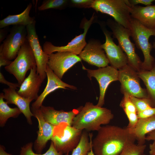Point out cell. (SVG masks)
<instances>
[{
  "label": "cell",
  "mask_w": 155,
  "mask_h": 155,
  "mask_svg": "<svg viewBox=\"0 0 155 155\" xmlns=\"http://www.w3.org/2000/svg\"><path fill=\"white\" fill-rule=\"evenodd\" d=\"M136 141L127 127L106 125L97 131L92 140V147L95 155H119L126 146Z\"/></svg>",
  "instance_id": "obj_1"
},
{
  "label": "cell",
  "mask_w": 155,
  "mask_h": 155,
  "mask_svg": "<svg viewBox=\"0 0 155 155\" xmlns=\"http://www.w3.org/2000/svg\"><path fill=\"white\" fill-rule=\"evenodd\" d=\"M113 118L110 109L87 102L74 117L72 126L82 131H98L102 125L108 124Z\"/></svg>",
  "instance_id": "obj_2"
},
{
  "label": "cell",
  "mask_w": 155,
  "mask_h": 155,
  "mask_svg": "<svg viewBox=\"0 0 155 155\" xmlns=\"http://www.w3.org/2000/svg\"><path fill=\"white\" fill-rule=\"evenodd\" d=\"M130 30L131 36L135 45L144 55V61L142 63L141 70L151 69L154 64V59L151 55L153 46L149 42V39L151 36H155V30L145 27L138 21L132 18Z\"/></svg>",
  "instance_id": "obj_3"
},
{
  "label": "cell",
  "mask_w": 155,
  "mask_h": 155,
  "mask_svg": "<svg viewBox=\"0 0 155 155\" xmlns=\"http://www.w3.org/2000/svg\"><path fill=\"white\" fill-rule=\"evenodd\" d=\"M91 8L110 16L117 23L130 30L132 18L127 0H94Z\"/></svg>",
  "instance_id": "obj_4"
},
{
  "label": "cell",
  "mask_w": 155,
  "mask_h": 155,
  "mask_svg": "<svg viewBox=\"0 0 155 155\" xmlns=\"http://www.w3.org/2000/svg\"><path fill=\"white\" fill-rule=\"evenodd\" d=\"M83 131L62 123L55 126L51 140L56 150L64 154L72 152L78 145Z\"/></svg>",
  "instance_id": "obj_5"
},
{
  "label": "cell",
  "mask_w": 155,
  "mask_h": 155,
  "mask_svg": "<svg viewBox=\"0 0 155 155\" xmlns=\"http://www.w3.org/2000/svg\"><path fill=\"white\" fill-rule=\"evenodd\" d=\"M108 24L112 31L114 37L117 39L119 45L127 57L128 64L135 71H140L142 62L136 53L135 44L130 40V30L115 21L110 20Z\"/></svg>",
  "instance_id": "obj_6"
},
{
  "label": "cell",
  "mask_w": 155,
  "mask_h": 155,
  "mask_svg": "<svg viewBox=\"0 0 155 155\" xmlns=\"http://www.w3.org/2000/svg\"><path fill=\"white\" fill-rule=\"evenodd\" d=\"M36 66V60L29 42L27 38L22 46L17 56L5 69L14 75L21 85L25 80L26 74Z\"/></svg>",
  "instance_id": "obj_7"
},
{
  "label": "cell",
  "mask_w": 155,
  "mask_h": 155,
  "mask_svg": "<svg viewBox=\"0 0 155 155\" xmlns=\"http://www.w3.org/2000/svg\"><path fill=\"white\" fill-rule=\"evenodd\" d=\"M26 26H15L0 46V55L11 61L15 59L27 38Z\"/></svg>",
  "instance_id": "obj_8"
},
{
  "label": "cell",
  "mask_w": 155,
  "mask_h": 155,
  "mask_svg": "<svg viewBox=\"0 0 155 155\" xmlns=\"http://www.w3.org/2000/svg\"><path fill=\"white\" fill-rule=\"evenodd\" d=\"M128 64L119 70L121 91L137 98H148L147 90L141 87L137 72Z\"/></svg>",
  "instance_id": "obj_9"
},
{
  "label": "cell",
  "mask_w": 155,
  "mask_h": 155,
  "mask_svg": "<svg viewBox=\"0 0 155 155\" xmlns=\"http://www.w3.org/2000/svg\"><path fill=\"white\" fill-rule=\"evenodd\" d=\"M87 75L90 80L92 77L95 78L98 82L100 88V95L96 104L102 107L104 103V98L106 89L110 84L113 82L119 80V70L110 66L99 68L97 69H86Z\"/></svg>",
  "instance_id": "obj_10"
},
{
  "label": "cell",
  "mask_w": 155,
  "mask_h": 155,
  "mask_svg": "<svg viewBox=\"0 0 155 155\" xmlns=\"http://www.w3.org/2000/svg\"><path fill=\"white\" fill-rule=\"evenodd\" d=\"M36 21L26 26L27 39L36 60L37 72L44 81L46 76V70L49 61V55L42 49L39 43L35 28Z\"/></svg>",
  "instance_id": "obj_11"
},
{
  "label": "cell",
  "mask_w": 155,
  "mask_h": 155,
  "mask_svg": "<svg viewBox=\"0 0 155 155\" xmlns=\"http://www.w3.org/2000/svg\"><path fill=\"white\" fill-rule=\"evenodd\" d=\"M94 18L93 15L89 20H86L83 26L84 32L76 36L66 45L60 46H56L50 42L46 41L43 45V51L48 55L55 52H68L77 55H79L87 44L85 40L86 35Z\"/></svg>",
  "instance_id": "obj_12"
},
{
  "label": "cell",
  "mask_w": 155,
  "mask_h": 155,
  "mask_svg": "<svg viewBox=\"0 0 155 155\" xmlns=\"http://www.w3.org/2000/svg\"><path fill=\"white\" fill-rule=\"evenodd\" d=\"M47 65L59 78L77 63L80 61L79 56L68 52H57L49 55Z\"/></svg>",
  "instance_id": "obj_13"
},
{
  "label": "cell",
  "mask_w": 155,
  "mask_h": 155,
  "mask_svg": "<svg viewBox=\"0 0 155 155\" xmlns=\"http://www.w3.org/2000/svg\"><path fill=\"white\" fill-rule=\"evenodd\" d=\"M30 109L38 122V130L37 138L34 143V149L35 153L41 154L48 142L52 137L55 126L45 120L40 108L31 107Z\"/></svg>",
  "instance_id": "obj_14"
},
{
  "label": "cell",
  "mask_w": 155,
  "mask_h": 155,
  "mask_svg": "<svg viewBox=\"0 0 155 155\" xmlns=\"http://www.w3.org/2000/svg\"><path fill=\"white\" fill-rule=\"evenodd\" d=\"M103 32L106 40L102 47L111 66L119 69L128 64L127 57L120 46L114 43L110 33L105 30Z\"/></svg>",
  "instance_id": "obj_15"
},
{
  "label": "cell",
  "mask_w": 155,
  "mask_h": 155,
  "mask_svg": "<svg viewBox=\"0 0 155 155\" xmlns=\"http://www.w3.org/2000/svg\"><path fill=\"white\" fill-rule=\"evenodd\" d=\"M101 45L97 41L89 42L86 44L79 56L81 60L99 68L108 66L109 62Z\"/></svg>",
  "instance_id": "obj_16"
},
{
  "label": "cell",
  "mask_w": 155,
  "mask_h": 155,
  "mask_svg": "<svg viewBox=\"0 0 155 155\" xmlns=\"http://www.w3.org/2000/svg\"><path fill=\"white\" fill-rule=\"evenodd\" d=\"M82 106L69 111L57 110L53 107L43 105H42L40 109L45 120L53 125L56 126L61 123H65L72 126L74 117L78 113Z\"/></svg>",
  "instance_id": "obj_17"
},
{
  "label": "cell",
  "mask_w": 155,
  "mask_h": 155,
  "mask_svg": "<svg viewBox=\"0 0 155 155\" xmlns=\"http://www.w3.org/2000/svg\"><path fill=\"white\" fill-rule=\"evenodd\" d=\"M37 71L36 66L30 70L29 75L21 84L19 89L17 91L20 96L32 101L36 100L38 97L40 88L44 81Z\"/></svg>",
  "instance_id": "obj_18"
},
{
  "label": "cell",
  "mask_w": 155,
  "mask_h": 155,
  "mask_svg": "<svg viewBox=\"0 0 155 155\" xmlns=\"http://www.w3.org/2000/svg\"><path fill=\"white\" fill-rule=\"evenodd\" d=\"M47 82L46 86L42 92L37 99L32 104L31 107L36 108H40L42 105L43 101L46 97L49 94L55 90L62 88H68L77 90V88L69 85L63 81L54 73L47 65L46 70Z\"/></svg>",
  "instance_id": "obj_19"
},
{
  "label": "cell",
  "mask_w": 155,
  "mask_h": 155,
  "mask_svg": "<svg viewBox=\"0 0 155 155\" xmlns=\"http://www.w3.org/2000/svg\"><path fill=\"white\" fill-rule=\"evenodd\" d=\"M3 93H1L2 96L8 104L16 105L24 115L28 123L32 124V117L34 115L30 107L32 101L20 96L14 89L9 87L3 89Z\"/></svg>",
  "instance_id": "obj_20"
},
{
  "label": "cell",
  "mask_w": 155,
  "mask_h": 155,
  "mask_svg": "<svg viewBox=\"0 0 155 155\" xmlns=\"http://www.w3.org/2000/svg\"><path fill=\"white\" fill-rule=\"evenodd\" d=\"M130 12L132 18L138 21L145 27L150 29H155V5L145 7L137 5H131Z\"/></svg>",
  "instance_id": "obj_21"
},
{
  "label": "cell",
  "mask_w": 155,
  "mask_h": 155,
  "mask_svg": "<svg viewBox=\"0 0 155 155\" xmlns=\"http://www.w3.org/2000/svg\"><path fill=\"white\" fill-rule=\"evenodd\" d=\"M30 3L21 13L9 15L0 21V28L2 29L10 25L22 26H26L35 22V19L30 17L29 14L32 7Z\"/></svg>",
  "instance_id": "obj_22"
},
{
  "label": "cell",
  "mask_w": 155,
  "mask_h": 155,
  "mask_svg": "<svg viewBox=\"0 0 155 155\" xmlns=\"http://www.w3.org/2000/svg\"><path fill=\"white\" fill-rule=\"evenodd\" d=\"M155 130V115L146 118L139 119L131 132L134 135L137 144H145L146 135Z\"/></svg>",
  "instance_id": "obj_23"
},
{
  "label": "cell",
  "mask_w": 155,
  "mask_h": 155,
  "mask_svg": "<svg viewBox=\"0 0 155 155\" xmlns=\"http://www.w3.org/2000/svg\"><path fill=\"white\" fill-rule=\"evenodd\" d=\"M139 78L143 81L146 88L148 98L152 107H155V63L150 70H141L137 72Z\"/></svg>",
  "instance_id": "obj_24"
},
{
  "label": "cell",
  "mask_w": 155,
  "mask_h": 155,
  "mask_svg": "<svg viewBox=\"0 0 155 155\" xmlns=\"http://www.w3.org/2000/svg\"><path fill=\"white\" fill-rule=\"evenodd\" d=\"M120 104V106L123 109L129 121L127 127L130 131L133 130L136 125L138 119L136 108L129 98V95L125 93Z\"/></svg>",
  "instance_id": "obj_25"
},
{
  "label": "cell",
  "mask_w": 155,
  "mask_h": 155,
  "mask_svg": "<svg viewBox=\"0 0 155 155\" xmlns=\"http://www.w3.org/2000/svg\"><path fill=\"white\" fill-rule=\"evenodd\" d=\"M1 93L0 94V126L4 127L8 119L16 118L22 113L18 107L11 108L4 100Z\"/></svg>",
  "instance_id": "obj_26"
},
{
  "label": "cell",
  "mask_w": 155,
  "mask_h": 155,
  "mask_svg": "<svg viewBox=\"0 0 155 155\" xmlns=\"http://www.w3.org/2000/svg\"><path fill=\"white\" fill-rule=\"evenodd\" d=\"M92 134L83 131L80 141L71 155H88L92 148Z\"/></svg>",
  "instance_id": "obj_27"
},
{
  "label": "cell",
  "mask_w": 155,
  "mask_h": 155,
  "mask_svg": "<svg viewBox=\"0 0 155 155\" xmlns=\"http://www.w3.org/2000/svg\"><path fill=\"white\" fill-rule=\"evenodd\" d=\"M32 146V143L30 142L22 147L19 155H69V154H64L62 152H58L52 142L48 150L43 154H38L35 153L33 151Z\"/></svg>",
  "instance_id": "obj_28"
},
{
  "label": "cell",
  "mask_w": 155,
  "mask_h": 155,
  "mask_svg": "<svg viewBox=\"0 0 155 155\" xmlns=\"http://www.w3.org/2000/svg\"><path fill=\"white\" fill-rule=\"evenodd\" d=\"M146 145L131 143L126 146L119 155H140L144 153Z\"/></svg>",
  "instance_id": "obj_29"
},
{
  "label": "cell",
  "mask_w": 155,
  "mask_h": 155,
  "mask_svg": "<svg viewBox=\"0 0 155 155\" xmlns=\"http://www.w3.org/2000/svg\"><path fill=\"white\" fill-rule=\"evenodd\" d=\"M67 2L66 0H44L38 7V9L40 11L51 9H61L66 5Z\"/></svg>",
  "instance_id": "obj_30"
},
{
  "label": "cell",
  "mask_w": 155,
  "mask_h": 155,
  "mask_svg": "<svg viewBox=\"0 0 155 155\" xmlns=\"http://www.w3.org/2000/svg\"><path fill=\"white\" fill-rule=\"evenodd\" d=\"M129 98L135 106L137 113L152 107L151 102L148 98H139L130 95Z\"/></svg>",
  "instance_id": "obj_31"
},
{
  "label": "cell",
  "mask_w": 155,
  "mask_h": 155,
  "mask_svg": "<svg viewBox=\"0 0 155 155\" xmlns=\"http://www.w3.org/2000/svg\"><path fill=\"white\" fill-rule=\"evenodd\" d=\"M94 0H71L72 3L77 7L85 8H91Z\"/></svg>",
  "instance_id": "obj_32"
},
{
  "label": "cell",
  "mask_w": 155,
  "mask_h": 155,
  "mask_svg": "<svg viewBox=\"0 0 155 155\" xmlns=\"http://www.w3.org/2000/svg\"><path fill=\"white\" fill-rule=\"evenodd\" d=\"M155 115V107H150L137 113L138 119L148 118Z\"/></svg>",
  "instance_id": "obj_33"
},
{
  "label": "cell",
  "mask_w": 155,
  "mask_h": 155,
  "mask_svg": "<svg viewBox=\"0 0 155 155\" xmlns=\"http://www.w3.org/2000/svg\"><path fill=\"white\" fill-rule=\"evenodd\" d=\"M154 0H127L128 3L131 5H135L139 4L146 6L151 5Z\"/></svg>",
  "instance_id": "obj_34"
},
{
  "label": "cell",
  "mask_w": 155,
  "mask_h": 155,
  "mask_svg": "<svg viewBox=\"0 0 155 155\" xmlns=\"http://www.w3.org/2000/svg\"><path fill=\"white\" fill-rule=\"evenodd\" d=\"M0 82L1 83L6 84L9 86V88L15 89H17L18 87H20V85L18 83H14L9 82L5 78L2 73H0Z\"/></svg>",
  "instance_id": "obj_35"
},
{
  "label": "cell",
  "mask_w": 155,
  "mask_h": 155,
  "mask_svg": "<svg viewBox=\"0 0 155 155\" xmlns=\"http://www.w3.org/2000/svg\"><path fill=\"white\" fill-rule=\"evenodd\" d=\"M12 61H10L0 55V67L3 66H7L9 65Z\"/></svg>",
  "instance_id": "obj_36"
},
{
  "label": "cell",
  "mask_w": 155,
  "mask_h": 155,
  "mask_svg": "<svg viewBox=\"0 0 155 155\" xmlns=\"http://www.w3.org/2000/svg\"><path fill=\"white\" fill-rule=\"evenodd\" d=\"M146 140L148 141H155V130L148 134L146 137Z\"/></svg>",
  "instance_id": "obj_37"
},
{
  "label": "cell",
  "mask_w": 155,
  "mask_h": 155,
  "mask_svg": "<svg viewBox=\"0 0 155 155\" xmlns=\"http://www.w3.org/2000/svg\"><path fill=\"white\" fill-rule=\"evenodd\" d=\"M149 148V155H155V141L150 144Z\"/></svg>",
  "instance_id": "obj_38"
},
{
  "label": "cell",
  "mask_w": 155,
  "mask_h": 155,
  "mask_svg": "<svg viewBox=\"0 0 155 155\" xmlns=\"http://www.w3.org/2000/svg\"><path fill=\"white\" fill-rule=\"evenodd\" d=\"M0 155H12L11 154L7 153L5 151V148L1 145L0 146Z\"/></svg>",
  "instance_id": "obj_39"
},
{
  "label": "cell",
  "mask_w": 155,
  "mask_h": 155,
  "mask_svg": "<svg viewBox=\"0 0 155 155\" xmlns=\"http://www.w3.org/2000/svg\"><path fill=\"white\" fill-rule=\"evenodd\" d=\"M5 30L4 29H1L0 30V43L3 41L4 39L5 36Z\"/></svg>",
  "instance_id": "obj_40"
},
{
  "label": "cell",
  "mask_w": 155,
  "mask_h": 155,
  "mask_svg": "<svg viewBox=\"0 0 155 155\" xmlns=\"http://www.w3.org/2000/svg\"><path fill=\"white\" fill-rule=\"evenodd\" d=\"M88 155H95L93 151L92 147L90 151L88 153Z\"/></svg>",
  "instance_id": "obj_41"
},
{
  "label": "cell",
  "mask_w": 155,
  "mask_h": 155,
  "mask_svg": "<svg viewBox=\"0 0 155 155\" xmlns=\"http://www.w3.org/2000/svg\"><path fill=\"white\" fill-rule=\"evenodd\" d=\"M153 48H154L155 49V39H154V41L152 45Z\"/></svg>",
  "instance_id": "obj_42"
},
{
  "label": "cell",
  "mask_w": 155,
  "mask_h": 155,
  "mask_svg": "<svg viewBox=\"0 0 155 155\" xmlns=\"http://www.w3.org/2000/svg\"><path fill=\"white\" fill-rule=\"evenodd\" d=\"M140 155H147L145 154L144 153H143V154H140Z\"/></svg>",
  "instance_id": "obj_43"
},
{
  "label": "cell",
  "mask_w": 155,
  "mask_h": 155,
  "mask_svg": "<svg viewBox=\"0 0 155 155\" xmlns=\"http://www.w3.org/2000/svg\"><path fill=\"white\" fill-rule=\"evenodd\" d=\"M155 30V29H154Z\"/></svg>",
  "instance_id": "obj_44"
}]
</instances>
